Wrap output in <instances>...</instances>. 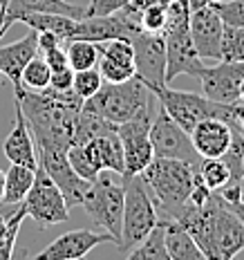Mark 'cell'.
Instances as JSON below:
<instances>
[{
  "instance_id": "1",
  "label": "cell",
  "mask_w": 244,
  "mask_h": 260,
  "mask_svg": "<svg viewBox=\"0 0 244 260\" xmlns=\"http://www.w3.org/2000/svg\"><path fill=\"white\" fill-rule=\"evenodd\" d=\"M202 249L204 260H231L244 251V224L229 204L213 191L202 207L188 202L175 218Z\"/></svg>"
},
{
  "instance_id": "2",
  "label": "cell",
  "mask_w": 244,
  "mask_h": 260,
  "mask_svg": "<svg viewBox=\"0 0 244 260\" xmlns=\"http://www.w3.org/2000/svg\"><path fill=\"white\" fill-rule=\"evenodd\" d=\"M16 101L27 119L34 144L58 146L67 150L72 146V133L83 99L74 90H14Z\"/></svg>"
},
{
  "instance_id": "3",
  "label": "cell",
  "mask_w": 244,
  "mask_h": 260,
  "mask_svg": "<svg viewBox=\"0 0 244 260\" xmlns=\"http://www.w3.org/2000/svg\"><path fill=\"white\" fill-rule=\"evenodd\" d=\"M139 175L148 186L155 207H161L168 218H175L188 204L197 169L182 159L155 157Z\"/></svg>"
},
{
  "instance_id": "4",
  "label": "cell",
  "mask_w": 244,
  "mask_h": 260,
  "mask_svg": "<svg viewBox=\"0 0 244 260\" xmlns=\"http://www.w3.org/2000/svg\"><path fill=\"white\" fill-rule=\"evenodd\" d=\"M153 96L155 94L148 90V85L134 74L132 79L121 81V83H103L94 96L83 101V108L112 123H126L150 115Z\"/></svg>"
},
{
  "instance_id": "5",
  "label": "cell",
  "mask_w": 244,
  "mask_h": 260,
  "mask_svg": "<svg viewBox=\"0 0 244 260\" xmlns=\"http://www.w3.org/2000/svg\"><path fill=\"white\" fill-rule=\"evenodd\" d=\"M159 222L157 207L150 198L148 186L144 184L142 175H126L123 177V220H121V240L117 249L130 251L137 247L146 236L153 231Z\"/></svg>"
},
{
  "instance_id": "6",
  "label": "cell",
  "mask_w": 244,
  "mask_h": 260,
  "mask_svg": "<svg viewBox=\"0 0 244 260\" xmlns=\"http://www.w3.org/2000/svg\"><path fill=\"white\" fill-rule=\"evenodd\" d=\"M81 207L85 209L92 222L108 231L115 238V245H119L123 220V184L112 182L108 175L99 173V177L90 184Z\"/></svg>"
},
{
  "instance_id": "7",
  "label": "cell",
  "mask_w": 244,
  "mask_h": 260,
  "mask_svg": "<svg viewBox=\"0 0 244 260\" xmlns=\"http://www.w3.org/2000/svg\"><path fill=\"white\" fill-rule=\"evenodd\" d=\"M23 207L27 211V218L34 220L41 229H50L69 220V207L65 202V195L41 166H36L34 184L25 195Z\"/></svg>"
},
{
  "instance_id": "8",
  "label": "cell",
  "mask_w": 244,
  "mask_h": 260,
  "mask_svg": "<svg viewBox=\"0 0 244 260\" xmlns=\"http://www.w3.org/2000/svg\"><path fill=\"white\" fill-rule=\"evenodd\" d=\"M36 155H39V166L56 182V186L65 195L67 207H81L92 182L77 175V171L72 169L67 159V150L58 148V146L36 144Z\"/></svg>"
},
{
  "instance_id": "9",
  "label": "cell",
  "mask_w": 244,
  "mask_h": 260,
  "mask_svg": "<svg viewBox=\"0 0 244 260\" xmlns=\"http://www.w3.org/2000/svg\"><path fill=\"white\" fill-rule=\"evenodd\" d=\"M153 94L159 99L161 110H164L172 121L180 123L186 133H191V130L197 126V121H202V119L215 117V110H218V104L206 99L204 94L175 90V88H170V85L155 88Z\"/></svg>"
},
{
  "instance_id": "10",
  "label": "cell",
  "mask_w": 244,
  "mask_h": 260,
  "mask_svg": "<svg viewBox=\"0 0 244 260\" xmlns=\"http://www.w3.org/2000/svg\"><path fill=\"white\" fill-rule=\"evenodd\" d=\"M150 144H153L155 157H168V159H182L197 169L202 157L197 155L191 139V133H186L180 123L172 121L164 110L159 112L150 123Z\"/></svg>"
},
{
  "instance_id": "11",
  "label": "cell",
  "mask_w": 244,
  "mask_h": 260,
  "mask_svg": "<svg viewBox=\"0 0 244 260\" xmlns=\"http://www.w3.org/2000/svg\"><path fill=\"white\" fill-rule=\"evenodd\" d=\"M150 123L153 117L146 115L126 123H117V135L123 148V175H139L155 159V150L150 144Z\"/></svg>"
},
{
  "instance_id": "12",
  "label": "cell",
  "mask_w": 244,
  "mask_h": 260,
  "mask_svg": "<svg viewBox=\"0 0 244 260\" xmlns=\"http://www.w3.org/2000/svg\"><path fill=\"white\" fill-rule=\"evenodd\" d=\"M134 45V70L137 77L153 92L166 83V41L164 34L137 31L132 36Z\"/></svg>"
},
{
  "instance_id": "13",
  "label": "cell",
  "mask_w": 244,
  "mask_h": 260,
  "mask_svg": "<svg viewBox=\"0 0 244 260\" xmlns=\"http://www.w3.org/2000/svg\"><path fill=\"white\" fill-rule=\"evenodd\" d=\"M244 81V61H218L206 65L199 77L202 94L215 104H237L240 101V85Z\"/></svg>"
},
{
  "instance_id": "14",
  "label": "cell",
  "mask_w": 244,
  "mask_h": 260,
  "mask_svg": "<svg viewBox=\"0 0 244 260\" xmlns=\"http://www.w3.org/2000/svg\"><path fill=\"white\" fill-rule=\"evenodd\" d=\"M103 242H115V238L108 231L96 234L90 229H74L50 242L43 251L36 253V260H79L88 256L92 249L103 245Z\"/></svg>"
},
{
  "instance_id": "15",
  "label": "cell",
  "mask_w": 244,
  "mask_h": 260,
  "mask_svg": "<svg viewBox=\"0 0 244 260\" xmlns=\"http://www.w3.org/2000/svg\"><path fill=\"white\" fill-rule=\"evenodd\" d=\"M188 29H191L193 45L199 56L204 61H220V43H222L224 23H222V18L211 5L191 12Z\"/></svg>"
},
{
  "instance_id": "16",
  "label": "cell",
  "mask_w": 244,
  "mask_h": 260,
  "mask_svg": "<svg viewBox=\"0 0 244 260\" xmlns=\"http://www.w3.org/2000/svg\"><path fill=\"white\" fill-rule=\"evenodd\" d=\"M231 137H233L231 126L218 117H206L202 121H197V126L191 130L193 146L202 159L224 157V153L231 146Z\"/></svg>"
},
{
  "instance_id": "17",
  "label": "cell",
  "mask_w": 244,
  "mask_h": 260,
  "mask_svg": "<svg viewBox=\"0 0 244 260\" xmlns=\"http://www.w3.org/2000/svg\"><path fill=\"white\" fill-rule=\"evenodd\" d=\"M39 54V34L34 29L20 41L9 43V45H0V72L5 79L14 83V90H20V74H23L25 65Z\"/></svg>"
},
{
  "instance_id": "18",
  "label": "cell",
  "mask_w": 244,
  "mask_h": 260,
  "mask_svg": "<svg viewBox=\"0 0 244 260\" xmlns=\"http://www.w3.org/2000/svg\"><path fill=\"white\" fill-rule=\"evenodd\" d=\"M3 153L12 164H23V166H29V169L39 166L34 137H31V130L27 126V119L23 115V110H20L18 101H16V121H14L12 133L7 135V139L3 144Z\"/></svg>"
},
{
  "instance_id": "19",
  "label": "cell",
  "mask_w": 244,
  "mask_h": 260,
  "mask_svg": "<svg viewBox=\"0 0 244 260\" xmlns=\"http://www.w3.org/2000/svg\"><path fill=\"white\" fill-rule=\"evenodd\" d=\"M23 14H63L81 20L85 18V7H77V5H69L65 0H9L5 7L3 23L12 27L14 23H18Z\"/></svg>"
},
{
  "instance_id": "20",
  "label": "cell",
  "mask_w": 244,
  "mask_h": 260,
  "mask_svg": "<svg viewBox=\"0 0 244 260\" xmlns=\"http://www.w3.org/2000/svg\"><path fill=\"white\" fill-rule=\"evenodd\" d=\"M83 148L90 157L92 166L99 173L112 171L123 175V148H121V139H119L117 130L90 139L88 144H83Z\"/></svg>"
},
{
  "instance_id": "21",
  "label": "cell",
  "mask_w": 244,
  "mask_h": 260,
  "mask_svg": "<svg viewBox=\"0 0 244 260\" xmlns=\"http://www.w3.org/2000/svg\"><path fill=\"white\" fill-rule=\"evenodd\" d=\"M166 224V249L170 260H204L202 249L193 240V236L175 220H164Z\"/></svg>"
},
{
  "instance_id": "22",
  "label": "cell",
  "mask_w": 244,
  "mask_h": 260,
  "mask_svg": "<svg viewBox=\"0 0 244 260\" xmlns=\"http://www.w3.org/2000/svg\"><path fill=\"white\" fill-rule=\"evenodd\" d=\"M18 23H25L34 31H52V34H56L65 43L72 39L79 20L63 14H23L18 18Z\"/></svg>"
},
{
  "instance_id": "23",
  "label": "cell",
  "mask_w": 244,
  "mask_h": 260,
  "mask_svg": "<svg viewBox=\"0 0 244 260\" xmlns=\"http://www.w3.org/2000/svg\"><path fill=\"white\" fill-rule=\"evenodd\" d=\"M128 260H170L166 249V224L164 220H159L153 226L148 236L139 242L137 247H132L130 251H126Z\"/></svg>"
},
{
  "instance_id": "24",
  "label": "cell",
  "mask_w": 244,
  "mask_h": 260,
  "mask_svg": "<svg viewBox=\"0 0 244 260\" xmlns=\"http://www.w3.org/2000/svg\"><path fill=\"white\" fill-rule=\"evenodd\" d=\"M36 177V169L23 164H12L9 171L5 173V193H3V202L7 204H20L25 200V195L29 193L31 184Z\"/></svg>"
},
{
  "instance_id": "25",
  "label": "cell",
  "mask_w": 244,
  "mask_h": 260,
  "mask_svg": "<svg viewBox=\"0 0 244 260\" xmlns=\"http://www.w3.org/2000/svg\"><path fill=\"white\" fill-rule=\"evenodd\" d=\"M117 130V123L108 121L103 119L101 115L92 110H85L81 108V112L77 115V121H74V133H72V144H88L90 139L99 137V135H106V133H115Z\"/></svg>"
},
{
  "instance_id": "26",
  "label": "cell",
  "mask_w": 244,
  "mask_h": 260,
  "mask_svg": "<svg viewBox=\"0 0 244 260\" xmlns=\"http://www.w3.org/2000/svg\"><path fill=\"white\" fill-rule=\"evenodd\" d=\"M63 47H65V54H67L69 68H72L74 72L96 68V61H99V47H96V43L72 39V41H65Z\"/></svg>"
},
{
  "instance_id": "27",
  "label": "cell",
  "mask_w": 244,
  "mask_h": 260,
  "mask_svg": "<svg viewBox=\"0 0 244 260\" xmlns=\"http://www.w3.org/2000/svg\"><path fill=\"white\" fill-rule=\"evenodd\" d=\"M50 81H52L50 65H47V61L41 54H36V56L25 65L23 74H20V83H23V88H27V90H45V88H50Z\"/></svg>"
},
{
  "instance_id": "28",
  "label": "cell",
  "mask_w": 244,
  "mask_h": 260,
  "mask_svg": "<svg viewBox=\"0 0 244 260\" xmlns=\"http://www.w3.org/2000/svg\"><path fill=\"white\" fill-rule=\"evenodd\" d=\"M220 61H244V27L224 25L220 43Z\"/></svg>"
},
{
  "instance_id": "29",
  "label": "cell",
  "mask_w": 244,
  "mask_h": 260,
  "mask_svg": "<svg viewBox=\"0 0 244 260\" xmlns=\"http://www.w3.org/2000/svg\"><path fill=\"white\" fill-rule=\"evenodd\" d=\"M197 173L211 191H220L231 180V169L222 157H218V159H202L197 166Z\"/></svg>"
},
{
  "instance_id": "30",
  "label": "cell",
  "mask_w": 244,
  "mask_h": 260,
  "mask_svg": "<svg viewBox=\"0 0 244 260\" xmlns=\"http://www.w3.org/2000/svg\"><path fill=\"white\" fill-rule=\"evenodd\" d=\"M99 47V54L106 58H112V61L128 65V68H134V45L130 39H110V41H103L96 43ZM137 72V70H134Z\"/></svg>"
},
{
  "instance_id": "31",
  "label": "cell",
  "mask_w": 244,
  "mask_h": 260,
  "mask_svg": "<svg viewBox=\"0 0 244 260\" xmlns=\"http://www.w3.org/2000/svg\"><path fill=\"white\" fill-rule=\"evenodd\" d=\"M103 85V77L99 72V68H88V70H79L74 72V79H72V90L77 92L81 99H90L94 96L96 92L101 90Z\"/></svg>"
},
{
  "instance_id": "32",
  "label": "cell",
  "mask_w": 244,
  "mask_h": 260,
  "mask_svg": "<svg viewBox=\"0 0 244 260\" xmlns=\"http://www.w3.org/2000/svg\"><path fill=\"white\" fill-rule=\"evenodd\" d=\"M168 18V5H148L139 12V27L150 34H164Z\"/></svg>"
},
{
  "instance_id": "33",
  "label": "cell",
  "mask_w": 244,
  "mask_h": 260,
  "mask_svg": "<svg viewBox=\"0 0 244 260\" xmlns=\"http://www.w3.org/2000/svg\"><path fill=\"white\" fill-rule=\"evenodd\" d=\"M224 25L244 27V0H213L208 3Z\"/></svg>"
},
{
  "instance_id": "34",
  "label": "cell",
  "mask_w": 244,
  "mask_h": 260,
  "mask_svg": "<svg viewBox=\"0 0 244 260\" xmlns=\"http://www.w3.org/2000/svg\"><path fill=\"white\" fill-rule=\"evenodd\" d=\"M96 68H99L101 77H103V83H121V81H128L132 79L134 74V68H128V65H121L112 58H106L99 54V61H96Z\"/></svg>"
},
{
  "instance_id": "35",
  "label": "cell",
  "mask_w": 244,
  "mask_h": 260,
  "mask_svg": "<svg viewBox=\"0 0 244 260\" xmlns=\"http://www.w3.org/2000/svg\"><path fill=\"white\" fill-rule=\"evenodd\" d=\"M67 159H69V164H72V169L77 171L79 177H83V180H88V182H94L96 177H99V171L92 166V161H90V157H88V153H85L83 146H79V144L69 146Z\"/></svg>"
},
{
  "instance_id": "36",
  "label": "cell",
  "mask_w": 244,
  "mask_h": 260,
  "mask_svg": "<svg viewBox=\"0 0 244 260\" xmlns=\"http://www.w3.org/2000/svg\"><path fill=\"white\" fill-rule=\"evenodd\" d=\"M215 117L226 121L235 133H240L244 137V101H237V104H218Z\"/></svg>"
},
{
  "instance_id": "37",
  "label": "cell",
  "mask_w": 244,
  "mask_h": 260,
  "mask_svg": "<svg viewBox=\"0 0 244 260\" xmlns=\"http://www.w3.org/2000/svg\"><path fill=\"white\" fill-rule=\"evenodd\" d=\"M130 0H90V5L85 7V16H110L121 12Z\"/></svg>"
},
{
  "instance_id": "38",
  "label": "cell",
  "mask_w": 244,
  "mask_h": 260,
  "mask_svg": "<svg viewBox=\"0 0 244 260\" xmlns=\"http://www.w3.org/2000/svg\"><path fill=\"white\" fill-rule=\"evenodd\" d=\"M41 56H43V58H45V61H47V65H50V70H52V72H58V70H65V68H69L67 54H65V47H63V45H56V47H52V50L43 52Z\"/></svg>"
},
{
  "instance_id": "39",
  "label": "cell",
  "mask_w": 244,
  "mask_h": 260,
  "mask_svg": "<svg viewBox=\"0 0 244 260\" xmlns=\"http://www.w3.org/2000/svg\"><path fill=\"white\" fill-rule=\"evenodd\" d=\"M72 79H74V70L72 68H65V70H58V72H52L50 88L52 90H72Z\"/></svg>"
},
{
  "instance_id": "40",
  "label": "cell",
  "mask_w": 244,
  "mask_h": 260,
  "mask_svg": "<svg viewBox=\"0 0 244 260\" xmlns=\"http://www.w3.org/2000/svg\"><path fill=\"white\" fill-rule=\"evenodd\" d=\"M36 34H39V54L52 50L56 45H63V41L56 34H52V31H36Z\"/></svg>"
},
{
  "instance_id": "41",
  "label": "cell",
  "mask_w": 244,
  "mask_h": 260,
  "mask_svg": "<svg viewBox=\"0 0 244 260\" xmlns=\"http://www.w3.org/2000/svg\"><path fill=\"white\" fill-rule=\"evenodd\" d=\"M226 204H229V202H226ZM229 207L235 211V215L240 218V222L244 224V202H233V204H229Z\"/></svg>"
},
{
  "instance_id": "42",
  "label": "cell",
  "mask_w": 244,
  "mask_h": 260,
  "mask_svg": "<svg viewBox=\"0 0 244 260\" xmlns=\"http://www.w3.org/2000/svg\"><path fill=\"white\" fill-rule=\"evenodd\" d=\"M3 193H5V173L0 171V202H3Z\"/></svg>"
},
{
  "instance_id": "43",
  "label": "cell",
  "mask_w": 244,
  "mask_h": 260,
  "mask_svg": "<svg viewBox=\"0 0 244 260\" xmlns=\"http://www.w3.org/2000/svg\"><path fill=\"white\" fill-rule=\"evenodd\" d=\"M3 18H5V5L0 3V23H3Z\"/></svg>"
},
{
  "instance_id": "44",
  "label": "cell",
  "mask_w": 244,
  "mask_h": 260,
  "mask_svg": "<svg viewBox=\"0 0 244 260\" xmlns=\"http://www.w3.org/2000/svg\"><path fill=\"white\" fill-rule=\"evenodd\" d=\"M240 101H244V81H242V85H240Z\"/></svg>"
},
{
  "instance_id": "45",
  "label": "cell",
  "mask_w": 244,
  "mask_h": 260,
  "mask_svg": "<svg viewBox=\"0 0 244 260\" xmlns=\"http://www.w3.org/2000/svg\"><path fill=\"white\" fill-rule=\"evenodd\" d=\"M240 188H242V202H244V175H242V180H240Z\"/></svg>"
},
{
  "instance_id": "46",
  "label": "cell",
  "mask_w": 244,
  "mask_h": 260,
  "mask_svg": "<svg viewBox=\"0 0 244 260\" xmlns=\"http://www.w3.org/2000/svg\"><path fill=\"white\" fill-rule=\"evenodd\" d=\"M0 3H3V5H5V7H7V3H9V0H0Z\"/></svg>"
},
{
  "instance_id": "47",
  "label": "cell",
  "mask_w": 244,
  "mask_h": 260,
  "mask_svg": "<svg viewBox=\"0 0 244 260\" xmlns=\"http://www.w3.org/2000/svg\"><path fill=\"white\" fill-rule=\"evenodd\" d=\"M3 79H5V77H3V72H0V85H3Z\"/></svg>"
},
{
  "instance_id": "48",
  "label": "cell",
  "mask_w": 244,
  "mask_h": 260,
  "mask_svg": "<svg viewBox=\"0 0 244 260\" xmlns=\"http://www.w3.org/2000/svg\"><path fill=\"white\" fill-rule=\"evenodd\" d=\"M208 3H213V0H208Z\"/></svg>"
}]
</instances>
